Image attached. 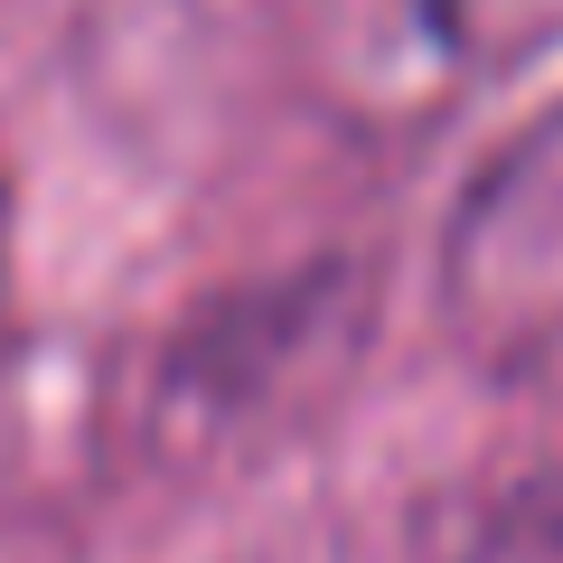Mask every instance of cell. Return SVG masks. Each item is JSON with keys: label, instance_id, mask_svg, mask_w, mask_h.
<instances>
[{"label": "cell", "instance_id": "cell-1", "mask_svg": "<svg viewBox=\"0 0 563 563\" xmlns=\"http://www.w3.org/2000/svg\"><path fill=\"white\" fill-rule=\"evenodd\" d=\"M442 301L488 376L563 385V103L461 198Z\"/></svg>", "mask_w": 563, "mask_h": 563}, {"label": "cell", "instance_id": "cell-2", "mask_svg": "<svg viewBox=\"0 0 563 563\" xmlns=\"http://www.w3.org/2000/svg\"><path fill=\"white\" fill-rule=\"evenodd\" d=\"M422 10H432L451 38H470V47H498V38H526V29H536L526 0H422Z\"/></svg>", "mask_w": 563, "mask_h": 563}, {"label": "cell", "instance_id": "cell-3", "mask_svg": "<svg viewBox=\"0 0 563 563\" xmlns=\"http://www.w3.org/2000/svg\"><path fill=\"white\" fill-rule=\"evenodd\" d=\"M0 282H10V217H0Z\"/></svg>", "mask_w": 563, "mask_h": 563}]
</instances>
